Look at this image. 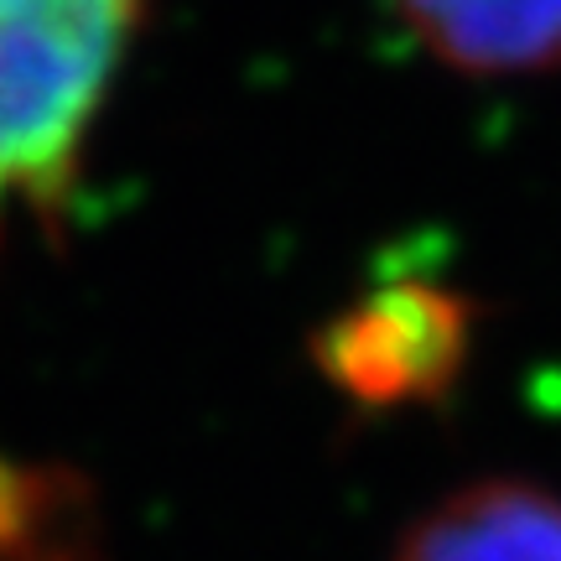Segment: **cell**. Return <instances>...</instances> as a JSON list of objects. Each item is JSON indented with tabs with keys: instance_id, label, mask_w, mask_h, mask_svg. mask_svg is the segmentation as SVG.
<instances>
[{
	"instance_id": "cell-3",
	"label": "cell",
	"mask_w": 561,
	"mask_h": 561,
	"mask_svg": "<svg viewBox=\"0 0 561 561\" xmlns=\"http://www.w3.org/2000/svg\"><path fill=\"white\" fill-rule=\"evenodd\" d=\"M458 322V307L447 297H432L421 286L390 291L333 333V375L364 396L421 390L447 375L462 343Z\"/></svg>"
},
{
	"instance_id": "cell-4",
	"label": "cell",
	"mask_w": 561,
	"mask_h": 561,
	"mask_svg": "<svg viewBox=\"0 0 561 561\" xmlns=\"http://www.w3.org/2000/svg\"><path fill=\"white\" fill-rule=\"evenodd\" d=\"M442 62L468 73L561 68V0H390Z\"/></svg>"
},
{
	"instance_id": "cell-1",
	"label": "cell",
	"mask_w": 561,
	"mask_h": 561,
	"mask_svg": "<svg viewBox=\"0 0 561 561\" xmlns=\"http://www.w3.org/2000/svg\"><path fill=\"white\" fill-rule=\"evenodd\" d=\"M136 16L140 0H0V224L68 198Z\"/></svg>"
},
{
	"instance_id": "cell-2",
	"label": "cell",
	"mask_w": 561,
	"mask_h": 561,
	"mask_svg": "<svg viewBox=\"0 0 561 561\" xmlns=\"http://www.w3.org/2000/svg\"><path fill=\"white\" fill-rule=\"evenodd\" d=\"M396 561H561V500L536 483L483 479L426 510Z\"/></svg>"
}]
</instances>
